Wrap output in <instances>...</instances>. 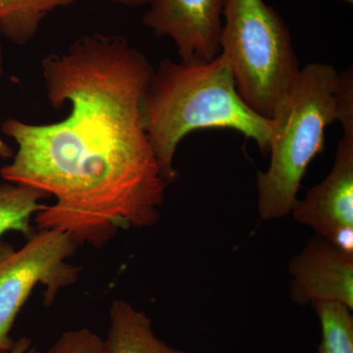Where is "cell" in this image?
I'll return each mask as SVG.
<instances>
[{
	"label": "cell",
	"instance_id": "6",
	"mask_svg": "<svg viewBox=\"0 0 353 353\" xmlns=\"http://www.w3.org/2000/svg\"><path fill=\"white\" fill-rule=\"evenodd\" d=\"M290 213L320 238L353 253V134H343L329 175L297 199Z\"/></svg>",
	"mask_w": 353,
	"mask_h": 353
},
{
	"label": "cell",
	"instance_id": "11",
	"mask_svg": "<svg viewBox=\"0 0 353 353\" xmlns=\"http://www.w3.org/2000/svg\"><path fill=\"white\" fill-rule=\"evenodd\" d=\"M46 192L17 183L0 185V238L7 232H18L28 239L34 234L31 220L46 208L41 203Z\"/></svg>",
	"mask_w": 353,
	"mask_h": 353
},
{
	"label": "cell",
	"instance_id": "19",
	"mask_svg": "<svg viewBox=\"0 0 353 353\" xmlns=\"http://www.w3.org/2000/svg\"><path fill=\"white\" fill-rule=\"evenodd\" d=\"M7 352H8V350H7ZM7 352H6V350H0V353H7Z\"/></svg>",
	"mask_w": 353,
	"mask_h": 353
},
{
	"label": "cell",
	"instance_id": "15",
	"mask_svg": "<svg viewBox=\"0 0 353 353\" xmlns=\"http://www.w3.org/2000/svg\"><path fill=\"white\" fill-rule=\"evenodd\" d=\"M7 353H41L38 348L32 345L29 338L23 336L20 340L14 341L12 347Z\"/></svg>",
	"mask_w": 353,
	"mask_h": 353
},
{
	"label": "cell",
	"instance_id": "12",
	"mask_svg": "<svg viewBox=\"0 0 353 353\" xmlns=\"http://www.w3.org/2000/svg\"><path fill=\"white\" fill-rule=\"evenodd\" d=\"M312 304L321 326L322 339L318 353H353L352 309L334 301Z\"/></svg>",
	"mask_w": 353,
	"mask_h": 353
},
{
	"label": "cell",
	"instance_id": "2",
	"mask_svg": "<svg viewBox=\"0 0 353 353\" xmlns=\"http://www.w3.org/2000/svg\"><path fill=\"white\" fill-rule=\"evenodd\" d=\"M141 115L167 185L178 176L174 168L176 148L196 130H236L253 139L262 154H269L271 120L255 113L241 99L222 53L208 63L163 60L146 88Z\"/></svg>",
	"mask_w": 353,
	"mask_h": 353
},
{
	"label": "cell",
	"instance_id": "3",
	"mask_svg": "<svg viewBox=\"0 0 353 353\" xmlns=\"http://www.w3.org/2000/svg\"><path fill=\"white\" fill-rule=\"evenodd\" d=\"M338 76L331 65H306L274 113L270 165L257 175L261 219L292 212L309 165L324 152L326 129L339 120Z\"/></svg>",
	"mask_w": 353,
	"mask_h": 353
},
{
	"label": "cell",
	"instance_id": "4",
	"mask_svg": "<svg viewBox=\"0 0 353 353\" xmlns=\"http://www.w3.org/2000/svg\"><path fill=\"white\" fill-rule=\"evenodd\" d=\"M220 48L236 90L255 113L271 120L301 67L289 28L264 0H223Z\"/></svg>",
	"mask_w": 353,
	"mask_h": 353
},
{
	"label": "cell",
	"instance_id": "8",
	"mask_svg": "<svg viewBox=\"0 0 353 353\" xmlns=\"http://www.w3.org/2000/svg\"><path fill=\"white\" fill-rule=\"evenodd\" d=\"M290 296L304 305L334 301L353 309V253L316 236L289 265Z\"/></svg>",
	"mask_w": 353,
	"mask_h": 353
},
{
	"label": "cell",
	"instance_id": "18",
	"mask_svg": "<svg viewBox=\"0 0 353 353\" xmlns=\"http://www.w3.org/2000/svg\"><path fill=\"white\" fill-rule=\"evenodd\" d=\"M340 1L345 2V3H347V4H352L353 3V0H340Z\"/></svg>",
	"mask_w": 353,
	"mask_h": 353
},
{
	"label": "cell",
	"instance_id": "13",
	"mask_svg": "<svg viewBox=\"0 0 353 353\" xmlns=\"http://www.w3.org/2000/svg\"><path fill=\"white\" fill-rule=\"evenodd\" d=\"M48 353H105L104 339L87 328L64 332Z\"/></svg>",
	"mask_w": 353,
	"mask_h": 353
},
{
	"label": "cell",
	"instance_id": "16",
	"mask_svg": "<svg viewBox=\"0 0 353 353\" xmlns=\"http://www.w3.org/2000/svg\"><path fill=\"white\" fill-rule=\"evenodd\" d=\"M2 64H3V55H2L1 43H0V75L2 74ZM14 150L0 137V159H9L13 158Z\"/></svg>",
	"mask_w": 353,
	"mask_h": 353
},
{
	"label": "cell",
	"instance_id": "1",
	"mask_svg": "<svg viewBox=\"0 0 353 353\" xmlns=\"http://www.w3.org/2000/svg\"><path fill=\"white\" fill-rule=\"evenodd\" d=\"M51 106L71 105L60 122L2 124L17 145L4 180L53 196L34 216L41 230H57L77 245L101 248L120 230L159 220L167 183L148 141L141 101L154 70L119 36L94 34L44 58Z\"/></svg>",
	"mask_w": 353,
	"mask_h": 353
},
{
	"label": "cell",
	"instance_id": "14",
	"mask_svg": "<svg viewBox=\"0 0 353 353\" xmlns=\"http://www.w3.org/2000/svg\"><path fill=\"white\" fill-rule=\"evenodd\" d=\"M339 120L343 129V134H353V75L352 69L339 74L336 85Z\"/></svg>",
	"mask_w": 353,
	"mask_h": 353
},
{
	"label": "cell",
	"instance_id": "5",
	"mask_svg": "<svg viewBox=\"0 0 353 353\" xmlns=\"http://www.w3.org/2000/svg\"><path fill=\"white\" fill-rule=\"evenodd\" d=\"M77 246L68 234L57 230H41L17 250L0 241V350L12 347L14 323L37 285H43L48 307L60 290L78 281L80 269L68 262Z\"/></svg>",
	"mask_w": 353,
	"mask_h": 353
},
{
	"label": "cell",
	"instance_id": "10",
	"mask_svg": "<svg viewBox=\"0 0 353 353\" xmlns=\"http://www.w3.org/2000/svg\"><path fill=\"white\" fill-rule=\"evenodd\" d=\"M77 0H0V34L18 46L34 39L39 26L53 10Z\"/></svg>",
	"mask_w": 353,
	"mask_h": 353
},
{
	"label": "cell",
	"instance_id": "7",
	"mask_svg": "<svg viewBox=\"0 0 353 353\" xmlns=\"http://www.w3.org/2000/svg\"><path fill=\"white\" fill-rule=\"evenodd\" d=\"M143 23L175 43L183 63L201 64L220 54L223 0H152Z\"/></svg>",
	"mask_w": 353,
	"mask_h": 353
},
{
	"label": "cell",
	"instance_id": "9",
	"mask_svg": "<svg viewBox=\"0 0 353 353\" xmlns=\"http://www.w3.org/2000/svg\"><path fill=\"white\" fill-rule=\"evenodd\" d=\"M105 353H187L158 338L150 318L124 299H116L109 310Z\"/></svg>",
	"mask_w": 353,
	"mask_h": 353
},
{
	"label": "cell",
	"instance_id": "17",
	"mask_svg": "<svg viewBox=\"0 0 353 353\" xmlns=\"http://www.w3.org/2000/svg\"><path fill=\"white\" fill-rule=\"evenodd\" d=\"M106 1L127 7H141L148 6L152 0H106Z\"/></svg>",
	"mask_w": 353,
	"mask_h": 353
}]
</instances>
